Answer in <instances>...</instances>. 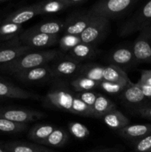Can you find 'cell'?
Here are the masks:
<instances>
[{
  "mask_svg": "<svg viewBox=\"0 0 151 152\" xmlns=\"http://www.w3.org/2000/svg\"><path fill=\"white\" fill-rule=\"evenodd\" d=\"M151 26V0L141 6L130 18L124 21L119 29L121 37H127Z\"/></svg>",
  "mask_w": 151,
  "mask_h": 152,
  "instance_id": "obj_4",
  "label": "cell"
},
{
  "mask_svg": "<svg viewBox=\"0 0 151 152\" xmlns=\"http://www.w3.org/2000/svg\"><path fill=\"white\" fill-rule=\"evenodd\" d=\"M137 83L138 86L140 87L141 90H142V93H143V94L144 95L145 97L151 100V86L142 84V83Z\"/></svg>",
  "mask_w": 151,
  "mask_h": 152,
  "instance_id": "obj_39",
  "label": "cell"
},
{
  "mask_svg": "<svg viewBox=\"0 0 151 152\" xmlns=\"http://www.w3.org/2000/svg\"><path fill=\"white\" fill-rule=\"evenodd\" d=\"M71 113L74 114H77V115L82 116V117H94L95 118L93 109L90 108L88 105H86L85 103H84L76 95L74 96L73 101Z\"/></svg>",
  "mask_w": 151,
  "mask_h": 152,
  "instance_id": "obj_31",
  "label": "cell"
},
{
  "mask_svg": "<svg viewBox=\"0 0 151 152\" xmlns=\"http://www.w3.org/2000/svg\"><path fill=\"white\" fill-rule=\"evenodd\" d=\"M75 93L63 83L56 82L47 92L43 103L47 108H53L71 113Z\"/></svg>",
  "mask_w": 151,
  "mask_h": 152,
  "instance_id": "obj_3",
  "label": "cell"
},
{
  "mask_svg": "<svg viewBox=\"0 0 151 152\" xmlns=\"http://www.w3.org/2000/svg\"><path fill=\"white\" fill-rule=\"evenodd\" d=\"M18 44H20V43H19V38L14 39L11 40V41L6 42L2 43V44H0V50H2V49H4V48H5L9 47V46L15 45H18Z\"/></svg>",
  "mask_w": 151,
  "mask_h": 152,
  "instance_id": "obj_41",
  "label": "cell"
},
{
  "mask_svg": "<svg viewBox=\"0 0 151 152\" xmlns=\"http://www.w3.org/2000/svg\"><path fill=\"white\" fill-rule=\"evenodd\" d=\"M123 102L132 110L150 103L151 100L144 96L137 83L129 81L128 84L121 94Z\"/></svg>",
  "mask_w": 151,
  "mask_h": 152,
  "instance_id": "obj_11",
  "label": "cell"
},
{
  "mask_svg": "<svg viewBox=\"0 0 151 152\" xmlns=\"http://www.w3.org/2000/svg\"><path fill=\"white\" fill-rule=\"evenodd\" d=\"M138 1V0H101L96 1L89 11L95 16L110 21L125 16Z\"/></svg>",
  "mask_w": 151,
  "mask_h": 152,
  "instance_id": "obj_2",
  "label": "cell"
},
{
  "mask_svg": "<svg viewBox=\"0 0 151 152\" xmlns=\"http://www.w3.org/2000/svg\"><path fill=\"white\" fill-rule=\"evenodd\" d=\"M64 22L61 20H53L44 22L33 25L29 28L30 30L41 34L48 35H59L61 31H63Z\"/></svg>",
  "mask_w": 151,
  "mask_h": 152,
  "instance_id": "obj_24",
  "label": "cell"
},
{
  "mask_svg": "<svg viewBox=\"0 0 151 152\" xmlns=\"http://www.w3.org/2000/svg\"><path fill=\"white\" fill-rule=\"evenodd\" d=\"M0 81H5V80H4V79L1 76H0Z\"/></svg>",
  "mask_w": 151,
  "mask_h": 152,
  "instance_id": "obj_46",
  "label": "cell"
},
{
  "mask_svg": "<svg viewBox=\"0 0 151 152\" xmlns=\"http://www.w3.org/2000/svg\"><path fill=\"white\" fill-rule=\"evenodd\" d=\"M22 30V25L3 22L0 26V41L6 42L19 38Z\"/></svg>",
  "mask_w": 151,
  "mask_h": 152,
  "instance_id": "obj_27",
  "label": "cell"
},
{
  "mask_svg": "<svg viewBox=\"0 0 151 152\" xmlns=\"http://www.w3.org/2000/svg\"><path fill=\"white\" fill-rule=\"evenodd\" d=\"M90 152H119L117 148H102V149L96 150V151H92Z\"/></svg>",
  "mask_w": 151,
  "mask_h": 152,
  "instance_id": "obj_42",
  "label": "cell"
},
{
  "mask_svg": "<svg viewBox=\"0 0 151 152\" xmlns=\"http://www.w3.org/2000/svg\"><path fill=\"white\" fill-rule=\"evenodd\" d=\"M67 7H79L87 1V0H64Z\"/></svg>",
  "mask_w": 151,
  "mask_h": 152,
  "instance_id": "obj_40",
  "label": "cell"
},
{
  "mask_svg": "<svg viewBox=\"0 0 151 152\" xmlns=\"http://www.w3.org/2000/svg\"><path fill=\"white\" fill-rule=\"evenodd\" d=\"M131 47L136 66L141 63L151 64V38L147 28L139 32Z\"/></svg>",
  "mask_w": 151,
  "mask_h": 152,
  "instance_id": "obj_10",
  "label": "cell"
},
{
  "mask_svg": "<svg viewBox=\"0 0 151 152\" xmlns=\"http://www.w3.org/2000/svg\"><path fill=\"white\" fill-rule=\"evenodd\" d=\"M7 152H53L45 147L26 142L13 141L0 145Z\"/></svg>",
  "mask_w": 151,
  "mask_h": 152,
  "instance_id": "obj_19",
  "label": "cell"
},
{
  "mask_svg": "<svg viewBox=\"0 0 151 152\" xmlns=\"http://www.w3.org/2000/svg\"><path fill=\"white\" fill-rule=\"evenodd\" d=\"M37 15H38V11L36 4H33L15 10L14 12L9 14L3 22L22 25V24L33 19Z\"/></svg>",
  "mask_w": 151,
  "mask_h": 152,
  "instance_id": "obj_16",
  "label": "cell"
},
{
  "mask_svg": "<svg viewBox=\"0 0 151 152\" xmlns=\"http://www.w3.org/2000/svg\"><path fill=\"white\" fill-rule=\"evenodd\" d=\"M19 81L27 84H38L54 78L50 65H45L15 74Z\"/></svg>",
  "mask_w": 151,
  "mask_h": 152,
  "instance_id": "obj_12",
  "label": "cell"
},
{
  "mask_svg": "<svg viewBox=\"0 0 151 152\" xmlns=\"http://www.w3.org/2000/svg\"><path fill=\"white\" fill-rule=\"evenodd\" d=\"M81 42L79 36L64 34L59 39V46L62 52H70L77 45Z\"/></svg>",
  "mask_w": 151,
  "mask_h": 152,
  "instance_id": "obj_32",
  "label": "cell"
},
{
  "mask_svg": "<svg viewBox=\"0 0 151 152\" xmlns=\"http://www.w3.org/2000/svg\"><path fill=\"white\" fill-rule=\"evenodd\" d=\"M38 15L56 13L68 8L64 0H50L36 3Z\"/></svg>",
  "mask_w": 151,
  "mask_h": 152,
  "instance_id": "obj_23",
  "label": "cell"
},
{
  "mask_svg": "<svg viewBox=\"0 0 151 152\" xmlns=\"http://www.w3.org/2000/svg\"><path fill=\"white\" fill-rule=\"evenodd\" d=\"M136 152H151V134L134 142Z\"/></svg>",
  "mask_w": 151,
  "mask_h": 152,
  "instance_id": "obj_35",
  "label": "cell"
},
{
  "mask_svg": "<svg viewBox=\"0 0 151 152\" xmlns=\"http://www.w3.org/2000/svg\"><path fill=\"white\" fill-rule=\"evenodd\" d=\"M110 65L121 68L124 71L130 67L136 66L131 46H121L113 49L108 56Z\"/></svg>",
  "mask_w": 151,
  "mask_h": 152,
  "instance_id": "obj_13",
  "label": "cell"
},
{
  "mask_svg": "<svg viewBox=\"0 0 151 152\" xmlns=\"http://www.w3.org/2000/svg\"><path fill=\"white\" fill-rule=\"evenodd\" d=\"M7 1H8V0H0V4H3V3L7 2Z\"/></svg>",
  "mask_w": 151,
  "mask_h": 152,
  "instance_id": "obj_45",
  "label": "cell"
},
{
  "mask_svg": "<svg viewBox=\"0 0 151 152\" xmlns=\"http://www.w3.org/2000/svg\"><path fill=\"white\" fill-rule=\"evenodd\" d=\"M0 152H7L4 148H3L2 147L0 146Z\"/></svg>",
  "mask_w": 151,
  "mask_h": 152,
  "instance_id": "obj_44",
  "label": "cell"
},
{
  "mask_svg": "<svg viewBox=\"0 0 151 152\" xmlns=\"http://www.w3.org/2000/svg\"><path fill=\"white\" fill-rule=\"evenodd\" d=\"M96 54H97L96 46L81 42L69 52L68 56L81 62V61L93 59Z\"/></svg>",
  "mask_w": 151,
  "mask_h": 152,
  "instance_id": "obj_20",
  "label": "cell"
},
{
  "mask_svg": "<svg viewBox=\"0 0 151 152\" xmlns=\"http://www.w3.org/2000/svg\"><path fill=\"white\" fill-rule=\"evenodd\" d=\"M83 64L70 56H63L57 58L50 65L54 78L76 77Z\"/></svg>",
  "mask_w": 151,
  "mask_h": 152,
  "instance_id": "obj_9",
  "label": "cell"
},
{
  "mask_svg": "<svg viewBox=\"0 0 151 152\" xmlns=\"http://www.w3.org/2000/svg\"><path fill=\"white\" fill-rule=\"evenodd\" d=\"M68 128L70 134L78 140H84L90 135V131L87 126L78 122L69 123Z\"/></svg>",
  "mask_w": 151,
  "mask_h": 152,
  "instance_id": "obj_33",
  "label": "cell"
},
{
  "mask_svg": "<svg viewBox=\"0 0 151 152\" xmlns=\"http://www.w3.org/2000/svg\"><path fill=\"white\" fill-rule=\"evenodd\" d=\"M130 80L125 71L121 70V68L112 65L105 66L104 81L127 83Z\"/></svg>",
  "mask_w": 151,
  "mask_h": 152,
  "instance_id": "obj_28",
  "label": "cell"
},
{
  "mask_svg": "<svg viewBox=\"0 0 151 152\" xmlns=\"http://www.w3.org/2000/svg\"><path fill=\"white\" fill-rule=\"evenodd\" d=\"M59 35H48L35 32L28 28L24 31L19 37V43L22 45L30 48H44L51 47L59 42Z\"/></svg>",
  "mask_w": 151,
  "mask_h": 152,
  "instance_id": "obj_7",
  "label": "cell"
},
{
  "mask_svg": "<svg viewBox=\"0 0 151 152\" xmlns=\"http://www.w3.org/2000/svg\"><path fill=\"white\" fill-rule=\"evenodd\" d=\"M3 98L39 100L41 97L40 95L24 90L5 81H0V99Z\"/></svg>",
  "mask_w": 151,
  "mask_h": 152,
  "instance_id": "obj_14",
  "label": "cell"
},
{
  "mask_svg": "<svg viewBox=\"0 0 151 152\" xmlns=\"http://www.w3.org/2000/svg\"><path fill=\"white\" fill-rule=\"evenodd\" d=\"M75 95L81 99L84 103L88 105L90 108L93 109V106L96 101V96H97V93L93 91H84V92H78V93H75Z\"/></svg>",
  "mask_w": 151,
  "mask_h": 152,
  "instance_id": "obj_36",
  "label": "cell"
},
{
  "mask_svg": "<svg viewBox=\"0 0 151 152\" xmlns=\"http://www.w3.org/2000/svg\"><path fill=\"white\" fill-rule=\"evenodd\" d=\"M147 28V30L148 33H149L150 37V38H151V26L147 27V28Z\"/></svg>",
  "mask_w": 151,
  "mask_h": 152,
  "instance_id": "obj_43",
  "label": "cell"
},
{
  "mask_svg": "<svg viewBox=\"0 0 151 152\" xmlns=\"http://www.w3.org/2000/svg\"><path fill=\"white\" fill-rule=\"evenodd\" d=\"M116 108L115 104L105 95L97 93L96 101L93 106L95 118H102L105 114Z\"/></svg>",
  "mask_w": 151,
  "mask_h": 152,
  "instance_id": "obj_25",
  "label": "cell"
},
{
  "mask_svg": "<svg viewBox=\"0 0 151 152\" xmlns=\"http://www.w3.org/2000/svg\"><path fill=\"white\" fill-rule=\"evenodd\" d=\"M94 15L88 10H78L71 13L64 21L65 34L79 36L93 20Z\"/></svg>",
  "mask_w": 151,
  "mask_h": 152,
  "instance_id": "obj_8",
  "label": "cell"
},
{
  "mask_svg": "<svg viewBox=\"0 0 151 152\" xmlns=\"http://www.w3.org/2000/svg\"><path fill=\"white\" fill-rule=\"evenodd\" d=\"M105 66L97 63L83 64L77 77H83L97 83L104 81Z\"/></svg>",
  "mask_w": 151,
  "mask_h": 152,
  "instance_id": "obj_21",
  "label": "cell"
},
{
  "mask_svg": "<svg viewBox=\"0 0 151 152\" xmlns=\"http://www.w3.org/2000/svg\"></svg>",
  "mask_w": 151,
  "mask_h": 152,
  "instance_id": "obj_47",
  "label": "cell"
},
{
  "mask_svg": "<svg viewBox=\"0 0 151 152\" xmlns=\"http://www.w3.org/2000/svg\"><path fill=\"white\" fill-rule=\"evenodd\" d=\"M137 83L151 86V70H141L140 79Z\"/></svg>",
  "mask_w": 151,
  "mask_h": 152,
  "instance_id": "obj_38",
  "label": "cell"
},
{
  "mask_svg": "<svg viewBox=\"0 0 151 152\" xmlns=\"http://www.w3.org/2000/svg\"><path fill=\"white\" fill-rule=\"evenodd\" d=\"M56 129L51 124H37L29 130L28 137L30 140L40 144Z\"/></svg>",
  "mask_w": 151,
  "mask_h": 152,
  "instance_id": "obj_22",
  "label": "cell"
},
{
  "mask_svg": "<svg viewBox=\"0 0 151 152\" xmlns=\"http://www.w3.org/2000/svg\"><path fill=\"white\" fill-rule=\"evenodd\" d=\"M33 49L20 44L9 46L0 50V66L11 63Z\"/></svg>",
  "mask_w": 151,
  "mask_h": 152,
  "instance_id": "obj_17",
  "label": "cell"
},
{
  "mask_svg": "<svg viewBox=\"0 0 151 152\" xmlns=\"http://www.w3.org/2000/svg\"><path fill=\"white\" fill-rule=\"evenodd\" d=\"M28 129V125L23 123H18L10 121L5 119L0 118V132L4 134H15L22 133Z\"/></svg>",
  "mask_w": 151,
  "mask_h": 152,
  "instance_id": "obj_30",
  "label": "cell"
},
{
  "mask_svg": "<svg viewBox=\"0 0 151 152\" xmlns=\"http://www.w3.org/2000/svg\"><path fill=\"white\" fill-rule=\"evenodd\" d=\"M68 140V133L62 128H56L53 132L40 143V145L59 148L62 147Z\"/></svg>",
  "mask_w": 151,
  "mask_h": 152,
  "instance_id": "obj_26",
  "label": "cell"
},
{
  "mask_svg": "<svg viewBox=\"0 0 151 152\" xmlns=\"http://www.w3.org/2000/svg\"><path fill=\"white\" fill-rule=\"evenodd\" d=\"M62 53L56 49L29 52L13 61L11 63L0 66V71L14 76L18 73L32 69L36 67L48 65L50 62L56 60L62 56Z\"/></svg>",
  "mask_w": 151,
  "mask_h": 152,
  "instance_id": "obj_1",
  "label": "cell"
},
{
  "mask_svg": "<svg viewBox=\"0 0 151 152\" xmlns=\"http://www.w3.org/2000/svg\"><path fill=\"white\" fill-rule=\"evenodd\" d=\"M101 119L110 129L118 132L130 125L129 119L116 108L105 114Z\"/></svg>",
  "mask_w": 151,
  "mask_h": 152,
  "instance_id": "obj_18",
  "label": "cell"
},
{
  "mask_svg": "<svg viewBox=\"0 0 151 152\" xmlns=\"http://www.w3.org/2000/svg\"><path fill=\"white\" fill-rule=\"evenodd\" d=\"M129 83V82H128ZM127 83H113V82L102 81L99 83V88L109 94H118L124 91Z\"/></svg>",
  "mask_w": 151,
  "mask_h": 152,
  "instance_id": "obj_34",
  "label": "cell"
},
{
  "mask_svg": "<svg viewBox=\"0 0 151 152\" xmlns=\"http://www.w3.org/2000/svg\"><path fill=\"white\" fill-rule=\"evenodd\" d=\"M109 28V20L94 15L87 28L79 35L81 42L97 46L105 38Z\"/></svg>",
  "mask_w": 151,
  "mask_h": 152,
  "instance_id": "obj_5",
  "label": "cell"
},
{
  "mask_svg": "<svg viewBox=\"0 0 151 152\" xmlns=\"http://www.w3.org/2000/svg\"><path fill=\"white\" fill-rule=\"evenodd\" d=\"M44 116V113L36 110L14 107H0V118L15 123L28 125L43 118Z\"/></svg>",
  "mask_w": 151,
  "mask_h": 152,
  "instance_id": "obj_6",
  "label": "cell"
},
{
  "mask_svg": "<svg viewBox=\"0 0 151 152\" xmlns=\"http://www.w3.org/2000/svg\"><path fill=\"white\" fill-rule=\"evenodd\" d=\"M118 133L124 139L136 142L151 134V124L128 125Z\"/></svg>",
  "mask_w": 151,
  "mask_h": 152,
  "instance_id": "obj_15",
  "label": "cell"
},
{
  "mask_svg": "<svg viewBox=\"0 0 151 152\" xmlns=\"http://www.w3.org/2000/svg\"><path fill=\"white\" fill-rule=\"evenodd\" d=\"M132 112L143 118L151 120V102L140 108L132 110Z\"/></svg>",
  "mask_w": 151,
  "mask_h": 152,
  "instance_id": "obj_37",
  "label": "cell"
},
{
  "mask_svg": "<svg viewBox=\"0 0 151 152\" xmlns=\"http://www.w3.org/2000/svg\"><path fill=\"white\" fill-rule=\"evenodd\" d=\"M99 83L83 77H76L72 80L70 86L77 93L78 92L91 91L99 87Z\"/></svg>",
  "mask_w": 151,
  "mask_h": 152,
  "instance_id": "obj_29",
  "label": "cell"
}]
</instances>
